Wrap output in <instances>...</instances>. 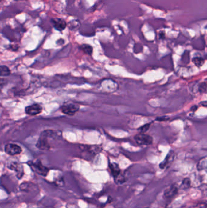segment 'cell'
<instances>
[{"mask_svg":"<svg viewBox=\"0 0 207 208\" xmlns=\"http://www.w3.org/2000/svg\"><path fill=\"white\" fill-rule=\"evenodd\" d=\"M177 192H178V188L175 186L172 185V186H169L165 189L164 192V196L167 198L171 197L175 194H176Z\"/></svg>","mask_w":207,"mask_h":208,"instance_id":"8fae6325","label":"cell"},{"mask_svg":"<svg viewBox=\"0 0 207 208\" xmlns=\"http://www.w3.org/2000/svg\"><path fill=\"white\" fill-rule=\"evenodd\" d=\"M80 109V106L77 104L74 103H67L63 104L60 110L63 113L68 115V116H73Z\"/></svg>","mask_w":207,"mask_h":208,"instance_id":"3957f363","label":"cell"},{"mask_svg":"<svg viewBox=\"0 0 207 208\" xmlns=\"http://www.w3.org/2000/svg\"><path fill=\"white\" fill-rule=\"evenodd\" d=\"M109 167L111 172L114 178V180H115L116 178H117L119 177H120L122 175L120 169L117 164L114 163V162L109 163Z\"/></svg>","mask_w":207,"mask_h":208,"instance_id":"9c48e42d","label":"cell"},{"mask_svg":"<svg viewBox=\"0 0 207 208\" xmlns=\"http://www.w3.org/2000/svg\"><path fill=\"white\" fill-rule=\"evenodd\" d=\"M57 136V133L53 130H45L41 132L37 143V147L43 150H49L51 146L49 143V138L53 139Z\"/></svg>","mask_w":207,"mask_h":208,"instance_id":"6da1fadb","label":"cell"},{"mask_svg":"<svg viewBox=\"0 0 207 208\" xmlns=\"http://www.w3.org/2000/svg\"><path fill=\"white\" fill-rule=\"evenodd\" d=\"M11 74V71L6 65H0V76L6 77L9 76Z\"/></svg>","mask_w":207,"mask_h":208,"instance_id":"7c38bea8","label":"cell"},{"mask_svg":"<svg viewBox=\"0 0 207 208\" xmlns=\"http://www.w3.org/2000/svg\"><path fill=\"white\" fill-rule=\"evenodd\" d=\"M135 142L141 146H149L153 143V139L149 134L145 133H138L134 137Z\"/></svg>","mask_w":207,"mask_h":208,"instance_id":"277c9868","label":"cell"},{"mask_svg":"<svg viewBox=\"0 0 207 208\" xmlns=\"http://www.w3.org/2000/svg\"><path fill=\"white\" fill-rule=\"evenodd\" d=\"M27 164L31 167L33 171L40 175L46 176L49 171V169L44 166L40 161H29Z\"/></svg>","mask_w":207,"mask_h":208,"instance_id":"7a4b0ae2","label":"cell"},{"mask_svg":"<svg viewBox=\"0 0 207 208\" xmlns=\"http://www.w3.org/2000/svg\"><path fill=\"white\" fill-rule=\"evenodd\" d=\"M150 126H151L150 124H146L143 126L142 127H140L139 129V131L141 133H145V132H146L148 130H149V129L150 127Z\"/></svg>","mask_w":207,"mask_h":208,"instance_id":"ac0fdd59","label":"cell"},{"mask_svg":"<svg viewBox=\"0 0 207 208\" xmlns=\"http://www.w3.org/2000/svg\"><path fill=\"white\" fill-rule=\"evenodd\" d=\"M43 111L41 105L39 104H33L26 106L25 113L27 115L35 116L40 114Z\"/></svg>","mask_w":207,"mask_h":208,"instance_id":"8992f818","label":"cell"},{"mask_svg":"<svg viewBox=\"0 0 207 208\" xmlns=\"http://www.w3.org/2000/svg\"><path fill=\"white\" fill-rule=\"evenodd\" d=\"M5 152L10 156H14L20 154L22 152V149L20 146L15 144H7L4 147Z\"/></svg>","mask_w":207,"mask_h":208,"instance_id":"5b68a950","label":"cell"},{"mask_svg":"<svg viewBox=\"0 0 207 208\" xmlns=\"http://www.w3.org/2000/svg\"></svg>","mask_w":207,"mask_h":208,"instance_id":"44dd1931","label":"cell"},{"mask_svg":"<svg viewBox=\"0 0 207 208\" xmlns=\"http://www.w3.org/2000/svg\"><path fill=\"white\" fill-rule=\"evenodd\" d=\"M157 121H167L169 120V117L168 116H162V117H159V118H156Z\"/></svg>","mask_w":207,"mask_h":208,"instance_id":"d6986e66","label":"cell"},{"mask_svg":"<svg viewBox=\"0 0 207 208\" xmlns=\"http://www.w3.org/2000/svg\"><path fill=\"white\" fill-rule=\"evenodd\" d=\"M81 50L83 51V52H84L85 54L91 55L92 52H93V48L91 46L89 45H86V44H84L81 46Z\"/></svg>","mask_w":207,"mask_h":208,"instance_id":"5bb4252c","label":"cell"},{"mask_svg":"<svg viewBox=\"0 0 207 208\" xmlns=\"http://www.w3.org/2000/svg\"><path fill=\"white\" fill-rule=\"evenodd\" d=\"M190 184H191V181L189 180V178H185L183 180V181L182 182V187L183 188V189H186L188 187H189L190 186Z\"/></svg>","mask_w":207,"mask_h":208,"instance_id":"e0dca14e","label":"cell"},{"mask_svg":"<svg viewBox=\"0 0 207 208\" xmlns=\"http://www.w3.org/2000/svg\"><path fill=\"white\" fill-rule=\"evenodd\" d=\"M199 91L201 93H205L207 91V83L206 82H203L202 83L199 87Z\"/></svg>","mask_w":207,"mask_h":208,"instance_id":"2e32d148","label":"cell"},{"mask_svg":"<svg viewBox=\"0 0 207 208\" xmlns=\"http://www.w3.org/2000/svg\"><path fill=\"white\" fill-rule=\"evenodd\" d=\"M9 168L16 171L17 175L18 178H21L23 175V167L21 164L16 162H11L10 164V166H9Z\"/></svg>","mask_w":207,"mask_h":208,"instance_id":"ba28073f","label":"cell"},{"mask_svg":"<svg viewBox=\"0 0 207 208\" xmlns=\"http://www.w3.org/2000/svg\"><path fill=\"white\" fill-rule=\"evenodd\" d=\"M174 156V152H173L172 151H170V153L167 155V156L165 158V160L162 163H160V164L159 166L160 168L162 169H164L170 166V164L173 161Z\"/></svg>","mask_w":207,"mask_h":208,"instance_id":"30bf717a","label":"cell"},{"mask_svg":"<svg viewBox=\"0 0 207 208\" xmlns=\"http://www.w3.org/2000/svg\"><path fill=\"white\" fill-rule=\"evenodd\" d=\"M193 62L197 67H201L204 64L205 60L202 57H196L193 59Z\"/></svg>","mask_w":207,"mask_h":208,"instance_id":"9a60e30c","label":"cell"},{"mask_svg":"<svg viewBox=\"0 0 207 208\" xmlns=\"http://www.w3.org/2000/svg\"><path fill=\"white\" fill-rule=\"evenodd\" d=\"M191 109L193 111H196L197 109V105H194V106H193V107H191Z\"/></svg>","mask_w":207,"mask_h":208,"instance_id":"ffe728a7","label":"cell"},{"mask_svg":"<svg viewBox=\"0 0 207 208\" xmlns=\"http://www.w3.org/2000/svg\"><path fill=\"white\" fill-rule=\"evenodd\" d=\"M207 168V158L201 159L197 165V169L199 170H202L205 169Z\"/></svg>","mask_w":207,"mask_h":208,"instance_id":"4fadbf2b","label":"cell"},{"mask_svg":"<svg viewBox=\"0 0 207 208\" xmlns=\"http://www.w3.org/2000/svg\"><path fill=\"white\" fill-rule=\"evenodd\" d=\"M51 22L54 28L60 31L64 30L67 26L66 22L61 18H52Z\"/></svg>","mask_w":207,"mask_h":208,"instance_id":"52a82bcc","label":"cell"}]
</instances>
